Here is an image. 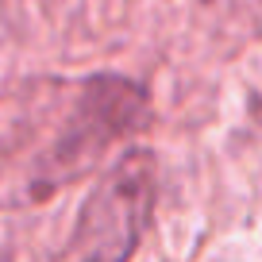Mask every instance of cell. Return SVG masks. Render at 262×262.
<instances>
[{
  "instance_id": "1",
  "label": "cell",
  "mask_w": 262,
  "mask_h": 262,
  "mask_svg": "<svg viewBox=\"0 0 262 262\" xmlns=\"http://www.w3.org/2000/svg\"><path fill=\"white\" fill-rule=\"evenodd\" d=\"M147 116V89L108 70L27 77L0 93V212L35 208L89 178Z\"/></svg>"
},
{
  "instance_id": "3",
  "label": "cell",
  "mask_w": 262,
  "mask_h": 262,
  "mask_svg": "<svg viewBox=\"0 0 262 262\" xmlns=\"http://www.w3.org/2000/svg\"><path fill=\"white\" fill-rule=\"evenodd\" d=\"M0 262H12V258H8V251H4V247H0Z\"/></svg>"
},
{
  "instance_id": "2",
  "label": "cell",
  "mask_w": 262,
  "mask_h": 262,
  "mask_svg": "<svg viewBox=\"0 0 262 262\" xmlns=\"http://www.w3.org/2000/svg\"><path fill=\"white\" fill-rule=\"evenodd\" d=\"M158 201V158L127 147L85 193L70 239L54 262H131Z\"/></svg>"
}]
</instances>
